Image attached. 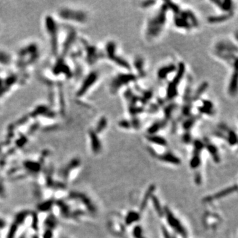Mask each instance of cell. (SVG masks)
<instances>
[{
	"label": "cell",
	"instance_id": "cell-1",
	"mask_svg": "<svg viewBox=\"0 0 238 238\" xmlns=\"http://www.w3.org/2000/svg\"><path fill=\"white\" fill-rule=\"evenodd\" d=\"M168 9L163 3L152 16L149 17L145 27V38L151 42L157 39L162 34L168 21Z\"/></svg>",
	"mask_w": 238,
	"mask_h": 238
},
{
	"label": "cell",
	"instance_id": "cell-2",
	"mask_svg": "<svg viewBox=\"0 0 238 238\" xmlns=\"http://www.w3.org/2000/svg\"><path fill=\"white\" fill-rule=\"evenodd\" d=\"M138 78L136 74L131 73L130 71L118 73L112 77L109 83V91L112 95H115L121 88L136 82Z\"/></svg>",
	"mask_w": 238,
	"mask_h": 238
},
{
	"label": "cell",
	"instance_id": "cell-3",
	"mask_svg": "<svg viewBox=\"0 0 238 238\" xmlns=\"http://www.w3.org/2000/svg\"><path fill=\"white\" fill-rule=\"evenodd\" d=\"M58 15L60 19L70 22L83 24L87 21V15L82 10H77L71 8H62L58 11Z\"/></svg>",
	"mask_w": 238,
	"mask_h": 238
},
{
	"label": "cell",
	"instance_id": "cell-4",
	"mask_svg": "<svg viewBox=\"0 0 238 238\" xmlns=\"http://www.w3.org/2000/svg\"><path fill=\"white\" fill-rule=\"evenodd\" d=\"M164 216L171 228L183 238H187L188 233L183 224L175 214L173 213L168 206H164Z\"/></svg>",
	"mask_w": 238,
	"mask_h": 238
},
{
	"label": "cell",
	"instance_id": "cell-5",
	"mask_svg": "<svg viewBox=\"0 0 238 238\" xmlns=\"http://www.w3.org/2000/svg\"><path fill=\"white\" fill-rule=\"evenodd\" d=\"M99 78V74L95 71H93L89 73L87 76L85 77V79L83 81L82 85L79 89L78 93H77V96L81 97L83 95L85 94L89 89L93 87V85L97 82Z\"/></svg>",
	"mask_w": 238,
	"mask_h": 238
},
{
	"label": "cell",
	"instance_id": "cell-6",
	"mask_svg": "<svg viewBox=\"0 0 238 238\" xmlns=\"http://www.w3.org/2000/svg\"><path fill=\"white\" fill-rule=\"evenodd\" d=\"M214 52L229 53L237 54V46L230 40H221L214 45Z\"/></svg>",
	"mask_w": 238,
	"mask_h": 238
},
{
	"label": "cell",
	"instance_id": "cell-7",
	"mask_svg": "<svg viewBox=\"0 0 238 238\" xmlns=\"http://www.w3.org/2000/svg\"><path fill=\"white\" fill-rule=\"evenodd\" d=\"M237 190V184H234V185H232L229 187H226L221 190H220V191L214 193L212 195L206 196L205 198H204L203 201L205 202H210L214 200H218V199H221L225 198L228 195L236 192Z\"/></svg>",
	"mask_w": 238,
	"mask_h": 238
},
{
	"label": "cell",
	"instance_id": "cell-8",
	"mask_svg": "<svg viewBox=\"0 0 238 238\" xmlns=\"http://www.w3.org/2000/svg\"><path fill=\"white\" fill-rule=\"evenodd\" d=\"M177 65L173 63H170L160 67L156 73L158 79L159 80H165L171 74L175 72Z\"/></svg>",
	"mask_w": 238,
	"mask_h": 238
},
{
	"label": "cell",
	"instance_id": "cell-9",
	"mask_svg": "<svg viewBox=\"0 0 238 238\" xmlns=\"http://www.w3.org/2000/svg\"><path fill=\"white\" fill-rule=\"evenodd\" d=\"M89 138L90 140L91 150L95 154L99 153L102 149V144L98 136V134L93 129L89 130Z\"/></svg>",
	"mask_w": 238,
	"mask_h": 238
},
{
	"label": "cell",
	"instance_id": "cell-10",
	"mask_svg": "<svg viewBox=\"0 0 238 238\" xmlns=\"http://www.w3.org/2000/svg\"><path fill=\"white\" fill-rule=\"evenodd\" d=\"M210 2L223 13H234V3L231 0H211Z\"/></svg>",
	"mask_w": 238,
	"mask_h": 238
},
{
	"label": "cell",
	"instance_id": "cell-11",
	"mask_svg": "<svg viewBox=\"0 0 238 238\" xmlns=\"http://www.w3.org/2000/svg\"><path fill=\"white\" fill-rule=\"evenodd\" d=\"M156 158H158L159 161L162 162L170 163L175 165H179L181 163V159L178 156H177L176 155L169 152H165L160 155L158 154Z\"/></svg>",
	"mask_w": 238,
	"mask_h": 238
},
{
	"label": "cell",
	"instance_id": "cell-12",
	"mask_svg": "<svg viewBox=\"0 0 238 238\" xmlns=\"http://www.w3.org/2000/svg\"><path fill=\"white\" fill-rule=\"evenodd\" d=\"M234 13H222V14L210 15L207 17V22L211 25H216V24L222 23L225 21H229L234 17Z\"/></svg>",
	"mask_w": 238,
	"mask_h": 238
},
{
	"label": "cell",
	"instance_id": "cell-13",
	"mask_svg": "<svg viewBox=\"0 0 238 238\" xmlns=\"http://www.w3.org/2000/svg\"><path fill=\"white\" fill-rule=\"evenodd\" d=\"M175 75L173 77V79L171 81H170L173 84L178 86L181 82L182 81L183 77L186 73V65L183 62H178L177 65V70L175 71Z\"/></svg>",
	"mask_w": 238,
	"mask_h": 238
},
{
	"label": "cell",
	"instance_id": "cell-14",
	"mask_svg": "<svg viewBox=\"0 0 238 238\" xmlns=\"http://www.w3.org/2000/svg\"><path fill=\"white\" fill-rule=\"evenodd\" d=\"M156 190V185L155 184H151L150 186L147 187L146 192L144 194V197L142 198V201L140 205V210L141 212L144 211L148 204V202L150 201L152 197V196L154 194L155 191Z\"/></svg>",
	"mask_w": 238,
	"mask_h": 238
},
{
	"label": "cell",
	"instance_id": "cell-15",
	"mask_svg": "<svg viewBox=\"0 0 238 238\" xmlns=\"http://www.w3.org/2000/svg\"><path fill=\"white\" fill-rule=\"evenodd\" d=\"M133 66L137 71V77H145L146 72L145 71V61L144 59L140 56H136L134 58Z\"/></svg>",
	"mask_w": 238,
	"mask_h": 238
},
{
	"label": "cell",
	"instance_id": "cell-16",
	"mask_svg": "<svg viewBox=\"0 0 238 238\" xmlns=\"http://www.w3.org/2000/svg\"><path fill=\"white\" fill-rule=\"evenodd\" d=\"M204 148H206L208 152L210 154V156L212 157L214 162L216 163H220V161H221V159H220V156L219 155L218 147L208 140L204 141Z\"/></svg>",
	"mask_w": 238,
	"mask_h": 238
},
{
	"label": "cell",
	"instance_id": "cell-17",
	"mask_svg": "<svg viewBox=\"0 0 238 238\" xmlns=\"http://www.w3.org/2000/svg\"><path fill=\"white\" fill-rule=\"evenodd\" d=\"M228 93L231 97H235L237 94V72L234 70L229 81Z\"/></svg>",
	"mask_w": 238,
	"mask_h": 238
},
{
	"label": "cell",
	"instance_id": "cell-18",
	"mask_svg": "<svg viewBox=\"0 0 238 238\" xmlns=\"http://www.w3.org/2000/svg\"><path fill=\"white\" fill-rule=\"evenodd\" d=\"M167 124H168V121H165V119L153 122L147 128L146 130L147 135L157 134V133L159 130H161L166 127Z\"/></svg>",
	"mask_w": 238,
	"mask_h": 238
},
{
	"label": "cell",
	"instance_id": "cell-19",
	"mask_svg": "<svg viewBox=\"0 0 238 238\" xmlns=\"http://www.w3.org/2000/svg\"><path fill=\"white\" fill-rule=\"evenodd\" d=\"M208 87H209V83L207 81H203L197 87L194 92L193 93L192 96V100L193 102H195L199 100L201 97V96L203 95L207 90Z\"/></svg>",
	"mask_w": 238,
	"mask_h": 238
},
{
	"label": "cell",
	"instance_id": "cell-20",
	"mask_svg": "<svg viewBox=\"0 0 238 238\" xmlns=\"http://www.w3.org/2000/svg\"><path fill=\"white\" fill-rule=\"evenodd\" d=\"M124 98L128 103V106L136 105L137 103L139 102L140 99L139 95L134 93L130 88H128L127 90L124 92Z\"/></svg>",
	"mask_w": 238,
	"mask_h": 238
},
{
	"label": "cell",
	"instance_id": "cell-21",
	"mask_svg": "<svg viewBox=\"0 0 238 238\" xmlns=\"http://www.w3.org/2000/svg\"><path fill=\"white\" fill-rule=\"evenodd\" d=\"M146 138L148 142H150L152 144H156L157 146L165 147L168 146V142L164 137L158 135V134H153V135H146Z\"/></svg>",
	"mask_w": 238,
	"mask_h": 238
},
{
	"label": "cell",
	"instance_id": "cell-22",
	"mask_svg": "<svg viewBox=\"0 0 238 238\" xmlns=\"http://www.w3.org/2000/svg\"><path fill=\"white\" fill-rule=\"evenodd\" d=\"M199 119V116L194 115H191L190 116L186 118L185 120L182 123L183 129L185 131V132H190V130L194 127Z\"/></svg>",
	"mask_w": 238,
	"mask_h": 238
},
{
	"label": "cell",
	"instance_id": "cell-23",
	"mask_svg": "<svg viewBox=\"0 0 238 238\" xmlns=\"http://www.w3.org/2000/svg\"><path fill=\"white\" fill-rule=\"evenodd\" d=\"M178 95V87L169 82L166 89V99L172 101L177 97Z\"/></svg>",
	"mask_w": 238,
	"mask_h": 238
},
{
	"label": "cell",
	"instance_id": "cell-24",
	"mask_svg": "<svg viewBox=\"0 0 238 238\" xmlns=\"http://www.w3.org/2000/svg\"><path fill=\"white\" fill-rule=\"evenodd\" d=\"M174 25L177 28L187 30V31H189V30L193 28L188 20L183 19L179 15H175L174 19Z\"/></svg>",
	"mask_w": 238,
	"mask_h": 238
},
{
	"label": "cell",
	"instance_id": "cell-25",
	"mask_svg": "<svg viewBox=\"0 0 238 238\" xmlns=\"http://www.w3.org/2000/svg\"><path fill=\"white\" fill-rule=\"evenodd\" d=\"M141 218L140 214L138 212H136L134 210H131L128 212L127 214L126 217L124 219V222L126 225H130L134 222H138Z\"/></svg>",
	"mask_w": 238,
	"mask_h": 238
},
{
	"label": "cell",
	"instance_id": "cell-26",
	"mask_svg": "<svg viewBox=\"0 0 238 238\" xmlns=\"http://www.w3.org/2000/svg\"><path fill=\"white\" fill-rule=\"evenodd\" d=\"M150 200L152 202L154 210L156 211V214L160 218H163L164 216V206H163L162 204H161L160 200L158 198V196L153 194Z\"/></svg>",
	"mask_w": 238,
	"mask_h": 238
},
{
	"label": "cell",
	"instance_id": "cell-27",
	"mask_svg": "<svg viewBox=\"0 0 238 238\" xmlns=\"http://www.w3.org/2000/svg\"><path fill=\"white\" fill-rule=\"evenodd\" d=\"M177 108V105L175 103H170L168 105H164L163 111V115H164V118L165 121L168 122L170 119L173 116V114L174 111Z\"/></svg>",
	"mask_w": 238,
	"mask_h": 238
},
{
	"label": "cell",
	"instance_id": "cell-28",
	"mask_svg": "<svg viewBox=\"0 0 238 238\" xmlns=\"http://www.w3.org/2000/svg\"><path fill=\"white\" fill-rule=\"evenodd\" d=\"M116 44L115 41L110 40L105 46V52L107 58L110 60L116 56Z\"/></svg>",
	"mask_w": 238,
	"mask_h": 238
},
{
	"label": "cell",
	"instance_id": "cell-29",
	"mask_svg": "<svg viewBox=\"0 0 238 238\" xmlns=\"http://www.w3.org/2000/svg\"><path fill=\"white\" fill-rule=\"evenodd\" d=\"M111 60L114 62L116 65H117L118 66L122 68L124 70H127L128 71H130L131 70V68H132L131 65L127 60V59H125L124 58H122L120 56L116 55L114 58L111 59Z\"/></svg>",
	"mask_w": 238,
	"mask_h": 238
},
{
	"label": "cell",
	"instance_id": "cell-30",
	"mask_svg": "<svg viewBox=\"0 0 238 238\" xmlns=\"http://www.w3.org/2000/svg\"><path fill=\"white\" fill-rule=\"evenodd\" d=\"M153 92L152 90H145L142 92L141 96H139V102L142 103L143 106L148 104L150 101L153 98Z\"/></svg>",
	"mask_w": 238,
	"mask_h": 238
},
{
	"label": "cell",
	"instance_id": "cell-31",
	"mask_svg": "<svg viewBox=\"0 0 238 238\" xmlns=\"http://www.w3.org/2000/svg\"><path fill=\"white\" fill-rule=\"evenodd\" d=\"M107 126H108V119H107L106 116H101L98 121L96 127H95L94 130L97 134H99L105 130Z\"/></svg>",
	"mask_w": 238,
	"mask_h": 238
},
{
	"label": "cell",
	"instance_id": "cell-32",
	"mask_svg": "<svg viewBox=\"0 0 238 238\" xmlns=\"http://www.w3.org/2000/svg\"><path fill=\"white\" fill-rule=\"evenodd\" d=\"M226 141L230 146H235L237 143V136L234 130L230 129L226 133Z\"/></svg>",
	"mask_w": 238,
	"mask_h": 238
},
{
	"label": "cell",
	"instance_id": "cell-33",
	"mask_svg": "<svg viewBox=\"0 0 238 238\" xmlns=\"http://www.w3.org/2000/svg\"><path fill=\"white\" fill-rule=\"evenodd\" d=\"M187 13L188 17V21L191 25L192 28H197L199 26V22L198 18L196 17L194 12L190 9H187Z\"/></svg>",
	"mask_w": 238,
	"mask_h": 238
},
{
	"label": "cell",
	"instance_id": "cell-34",
	"mask_svg": "<svg viewBox=\"0 0 238 238\" xmlns=\"http://www.w3.org/2000/svg\"><path fill=\"white\" fill-rule=\"evenodd\" d=\"M193 109V103H183V106L181 108V118H187L191 115V111Z\"/></svg>",
	"mask_w": 238,
	"mask_h": 238
},
{
	"label": "cell",
	"instance_id": "cell-35",
	"mask_svg": "<svg viewBox=\"0 0 238 238\" xmlns=\"http://www.w3.org/2000/svg\"><path fill=\"white\" fill-rule=\"evenodd\" d=\"M144 112H146V109L144 106H137V105L134 106H128V112L132 117L138 116L139 115Z\"/></svg>",
	"mask_w": 238,
	"mask_h": 238
},
{
	"label": "cell",
	"instance_id": "cell-36",
	"mask_svg": "<svg viewBox=\"0 0 238 238\" xmlns=\"http://www.w3.org/2000/svg\"><path fill=\"white\" fill-rule=\"evenodd\" d=\"M11 56L7 52L0 50V65L6 66L11 62Z\"/></svg>",
	"mask_w": 238,
	"mask_h": 238
},
{
	"label": "cell",
	"instance_id": "cell-37",
	"mask_svg": "<svg viewBox=\"0 0 238 238\" xmlns=\"http://www.w3.org/2000/svg\"><path fill=\"white\" fill-rule=\"evenodd\" d=\"M163 3L167 6V8H168V11H172L175 15H178L181 11V9L179 6H178V5L173 2L165 1Z\"/></svg>",
	"mask_w": 238,
	"mask_h": 238
},
{
	"label": "cell",
	"instance_id": "cell-38",
	"mask_svg": "<svg viewBox=\"0 0 238 238\" xmlns=\"http://www.w3.org/2000/svg\"><path fill=\"white\" fill-rule=\"evenodd\" d=\"M193 145L194 154L200 155L202 151L203 150V149L204 148V142L199 139H196L193 141Z\"/></svg>",
	"mask_w": 238,
	"mask_h": 238
},
{
	"label": "cell",
	"instance_id": "cell-39",
	"mask_svg": "<svg viewBox=\"0 0 238 238\" xmlns=\"http://www.w3.org/2000/svg\"><path fill=\"white\" fill-rule=\"evenodd\" d=\"M201 158L199 154H193L190 160V167L192 169H197L201 164Z\"/></svg>",
	"mask_w": 238,
	"mask_h": 238
},
{
	"label": "cell",
	"instance_id": "cell-40",
	"mask_svg": "<svg viewBox=\"0 0 238 238\" xmlns=\"http://www.w3.org/2000/svg\"><path fill=\"white\" fill-rule=\"evenodd\" d=\"M132 235L134 238H146L144 234V230L140 225H136L133 228Z\"/></svg>",
	"mask_w": 238,
	"mask_h": 238
},
{
	"label": "cell",
	"instance_id": "cell-41",
	"mask_svg": "<svg viewBox=\"0 0 238 238\" xmlns=\"http://www.w3.org/2000/svg\"><path fill=\"white\" fill-rule=\"evenodd\" d=\"M130 122L131 124V127L132 128L138 130H140L142 126V123L140 119L138 116H134L132 118L130 119Z\"/></svg>",
	"mask_w": 238,
	"mask_h": 238
},
{
	"label": "cell",
	"instance_id": "cell-42",
	"mask_svg": "<svg viewBox=\"0 0 238 238\" xmlns=\"http://www.w3.org/2000/svg\"><path fill=\"white\" fill-rule=\"evenodd\" d=\"M197 109H198V111L200 113H201V114L208 115V116H213L214 115V113H215V111L214 110H211L209 109H207V108H206V107L202 106V105L199 106L197 108Z\"/></svg>",
	"mask_w": 238,
	"mask_h": 238
},
{
	"label": "cell",
	"instance_id": "cell-43",
	"mask_svg": "<svg viewBox=\"0 0 238 238\" xmlns=\"http://www.w3.org/2000/svg\"><path fill=\"white\" fill-rule=\"evenodd\" d=\"M118 125L119 127L124 130H130L132 128L130 120H127V119H122V120H120L118 122Z\"/></svg>",
	"mask_w": 238,
	"mask_h": 238
},
{
	"label": "cell",
	"instance_id": "cell-44",
	"mask_svg": "<svg viewBox=\"0 0 238 238\" xmlns=\"http://www.w3.org/2000/svg\"><path fill=\"white\" fill-rule=\"evenodd\" d=\"M181 140L184 144H190L193 142L192 135L190 132H184L182 136Z\"/></svg>",
	"mask_w": 238,
	"mask_h": 238
},
{
	"label": "cell",
	"instance_id": "cell-45",
	"mask_svg": "<svg viewBox=\"0 0 238 238\" xmlns=\"http://www.w3.org/2000/svg\"><path fill=\"white\" fill-rule=\"evenodd\" d=\"M157 2L154 0H146V1H143L140 3V7L142 9H149L151 8L156 4Z\"/></svg>",
	"mask_w": 238,
	"mask_h": 238
},
{
	"label": "cell",
	"instance_id": "cell-46",
	"mask_svg": "<svg viewBox=\"0 0 238 238\" xmlns=\"http://www.w3.org/2000/svg\"><path fill=\"white\" fill-rule=\"evenodd\" d=\"M159 108L160 107L157 103H151L149 105L148 109L146 110V111H147L148 113H150V114H156V113L159 111Z\"/></svg>",
	"mask_w": 238,
	"mask_h": 238
},
{
	"label": "cell",
	"instance_id": "cell-47",
	"mask_svg": "<svg viewBox=\"0 0 238 238\" xmlns=\"http://www.w3.org/2000/svg\"><path fill=\"white\" fill-rule=\"evenodd\" d=\"M202 106H203L207 109H209L211 110H214V103H212V101L208 100V99H202Z\"/></svg>",
	"mask_w": 238,
	"mask_h": 238
},
{
	"label": "cell",
	"instance_id": "cell-48",
	"mask_svg": "<svg viewBox=\"0 0 238 238\" xmlns=\"http://www.w3.org/2000/svg\"><path fill=\"white\" fill-rule=\"evenodd\" d=\"M162 232L163 238H175L173 235L169 233V230L163 225L162 226Z\"/></svg>",
	"mask_w": 238,
	"mask_h": 238
},
{
	"label": "cell",
	"instance_id": "cell-49",
	"mask_svg": "<svg viewBox=\"0 0 238 238\" xmlns=\"http://www.w3.org/2000/svg\"><path fill=\"white\" fill-rule=\"evenodd\" d=\"M194 181L195 184H197V185H200V184H202V178L201 174L199 172H197L195 173L194 177Z\"/></svg>",
	"mask_w": 238,
	"mask_h": 238
},
{
	"label": "cell",
	"instance_id": "cell-50",
	"mask_svg": "<svg viewBox=\"0 0 238 238\" xmlns=\"http://www.w3.org/2000/svg\"><path fill=\"white\" fill-rule=\"evenodd\" d=\"M51 206H52V203L50 202H45V203H42L40 204V206H39L40 209L41 210H49L50 208H51Z\"/></svg>",
	"mask_w": 238,
	"mask_h": 238
},
{
	"label": "cell",
	"instance_id": "cell-51",
	"mask_svg": "<svg viewBox=\"0 0 238 238\" xmlns=\"http://www.w3.org/2000/svg\"><path fill=\"white\" fill-rule=\"evenodd\" d=\"M147 150L148 151V152L150 153V154L151 155V156L152 157H154V158H157L158 153H157V152L154 150V149L151 147V146H147Z\"/></svg>",
	"mask_w": 238,
	"mask_h": 238
},
{
	"label": "cell",
	"instance_id": "cell-52",
	"mask_svg": "<svg viewBox=\"0 0 238 238\" xmlns=\"http://www.w3.org/2000/svg\"><path fill=\"white\" fill-rule=\"evenodd\" d=\"M43 238H52V232L51 230L47 229L43 235Z\"/></svg>",
	"mask_w": 238,
	"mask_h": 238
},
{
	"label": "cell",
	"instance_id": "cell-53",
	"mask_svg": "<svg viewBox=\"0 0 238 238\" xmlns=\"http://www.w3.org/2000/svg\"><path fill=\"white\" fill-rule=\"evenodd\" d=\"M6 222L2 218H0V230L3 229L6 225Z\"/></svg>",
	"mask_w": 238,
	"mask_h": 238
},
{
	"label": "cell",
	"instance_id": "cell-54",
	"mask_svg": "<svg viewBox=\"0 0 238 238\" xmlns=\"http://www.w3.org/2000/svg\"><path fill=\"white\" fill-rule=\"evenodd\" d=\"M33 238H39V237L37 236V235H35V236H34Z\"/></svg>",
	"mask_w": 238,
	"mask_h": 238
},
{
	"label": "cell",
	"instance_id": "cell-55",
	"mask_svg": "<svg viewBox=\"0 0 238 238\" xmlns=\"http://www.w3.org/2000/svg\"><path fill=\"white\" fill-rule=\"evenodd\" d=\"M63 238H66V237H63Z\"/></svg>",
	"mask_w": 238,
	"mask_h": 238
}]
</instances>
